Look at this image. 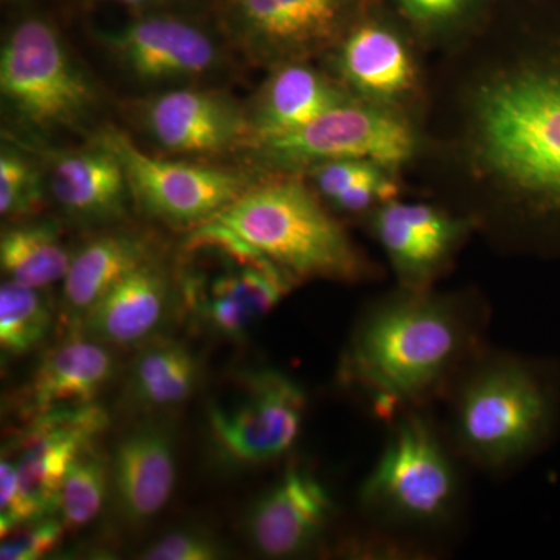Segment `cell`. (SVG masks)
<instances>
[{
  "instance_id": "44dd1931",
  "label": "cell",
  "mask_w": 560,
  "mask_h": 560,
  "mask_svg": "<svg viewBox=\"0 0 560 560\" xmlns=\"http://www.w3.org/2000/svg\"><path fill=\"white\" fill-rule=\"evenodd\" d=\"M167 300V276L156 261L150 260L125 276L95 302L81 326L94 340L136 345L160 326Z\"/></svg>"
},
{
  "instance_id": "30bf717a",
  "label": "cell",
  "mask_w": 560,
  "mask_h": 560,
  "mask_svg": "<svg viewBox=\"0 0 560 560\" xmlns=\"http://www.w3.org/2000/svg\"><path fill=\"white\" fill-rule=\"evenodd\" d=\"M378 0H224L243 54L265 68L329 55Z\"/></svg>"
},
{
  "instance_id": "d6a6232c",
  "label": "cell",
  "mask_w": 560,
  "mask_h": 560,
  "mask_svg": "<svg viewBox=\"0 0 560 560\" xmlns=\"http://www.w3.org/2000/svg\"><path fill=\"white\" fill-rule=\"evenodd\" d=\"M20 503V482L14 460L2 456L0 460V536L7 537L16 529V510Z\"/></svg>"
},
{
  "instance_id": "ffe728a7",
  "label": "cell",
  "mask_w": 560,
  "mask_h": 560,
  "mask_svg": "<svg viewBox=\"0 0 560 560\" xmlns=\"http://www.w3.org/2000/svg\"><path fill=\"white\" fill-rule=\"evenodd\" d=\"M114 372L108 350L91 338H72L40 361L25 393L28 420L61 408L94 404Z\"/></svg>"
},
{
  "instance_id": "1f68e13d",
  "label": "cell",
  "mask_w": 560,
  "mask_h": 560,
  "mask_svg": "<svg viewBox=\"0 0 560 560\" xmlns=\"http://www.w3.org/2000/svg\"><path fill=\"white\" fill-rule=\"evenodd\" d=\"M223 555L220 545L200 530H173L143 552L147 560H213Z\"/></svg>"
},
{
  "instance_id": "52a82bcc",
  "label": "cell",
  "mask_w": 560,
  "mask_h": 560,
  "mask_svg": "<svg viewBox=\"0 0 560 560\" xmlns=\"http://www.w3.org/2000/svg\"><path fill=\"white\" fill-rule=\"evenodd\" d=\"M0 91L11 113L39 132L75 127L98 102L58 33L40 20L21 22L3 44Z\"/></svg>"
},
{
  "instance_id": "9c48e42d",
  "label": "cell",
  "mask_w": 560,
  "mask_h": 560,
  "mask_svg": "<svg viewBox=\"0 0 560 560\" xmlns=\"http://www.w3.org/2000/svg\"><path fill=\"white\" fill-rule=\"evenodd\" d=\"M422 49L407 24L378 0L327 55L330 75L357 101L399 110L420 124L429 103Z\"/></svg>"
},
{
  "instance_id": "4dcf8cb0",
  "label": "cell",
  "mask_w": 560,
  "mask_h": 560,
  "mask_svg": "<svg viewBox=\"0 0 560 560\" xmlns=\"http://www.w3.org/2000/svg\"><path fill=\"white\" fill-rule=\"evenodd\" d=\"M390 171L378 162L368 160H342L324 162L304 173L312 180L316 194L324 200L331 201L335 197L349 190L350 187L374 178L382 172ZM396 172V171H394Z\"/></svg>"
},
{
  "instance_id": "f1b7e54d",
  "label": "cell",
  "mask_w": 560,
  "mask_h": 560,
  "mask_svg": "<svg viewBox=\"0 0 560 560\" xmlns=\"http://www.w3.org/2000/svg\"><path fill=\"white\" fill-rule=\"evenodd\" d=\"M40 200L39 172L16 151L0 156V213L3 217L32 212Z\"/></svg>"
},
{
  "instance_id": "4316f807",
  "label": "cell",
  "mask_w": 560,
  "mask_h": 560,
  "mask_svg": "<svg viewBox=\"0 0 560 560\" xmlns=\"http://www.w3.org/2000/svg\"><path fill=\"white\" fill-rule=\"evenodd\" d=\"M51 308L39 289L16 280L0 287V348L9 355H24L49 331Z\"/></svg>"
},
{
  "instance_id": "2e32d148",
  "label": "cell",
  "mask_w": 560,
  "mask_h": 560,
  "mask_svg": "<svg viewBox=\"0 0 560 560\" xmlns=\"http://www.w3.org/2000/svg\"><path fill=\"white\" fill-rule=\"evenodd\" d=\"M143 121L151 138L175 153H223L248 147L253 138L246 109L219 92L179 90L156 95L147 102Z\"/></svg>"
},
{
  "instance_id": "d6986e66",
  "label": "cell",
  "mask_w": 560,
  "mask_h": 560,
  "mask_svg": "<svg viewBox=\"0 0 560 560\" xmlns=\"http://www.w3.org/2000/svg\"><path fill=\"white\" fill-rule=\"evenodd\" d=\"M110 480L128 521L153 518L175 488V451L168 431L145 427L125 436L114 452Z\"/></svg>"
},
{
  "instance_id": "7402d4cb",
  "label": "cell",
  "mask_w": 560,
  "mask_h": 560,
  "mask_svg": "<svg viewBox=\"0 0 560 560\" xmlns=\"http://www.w3.org/2000/svg\"><path fill=\"white\" fill-rule=\"evenodd\" d=\"M49 184L58 205L84 220L117 219L125 212L130 190L119 160L101 142L55 160Z\"/></svg>"
},
{
  "instance_id": "836d02e7",
  "label": "cell",
  "mask_w": 560,
  "mask_h": 560,
  "mask_svg": "<svg viewBox=\"0 0 560 560\" xmlns=\"http://www.w3.org/2000/svg\"><path fill=\"white\" fill-rule=\"evenodd\" d=\"M114 2L125 3V5H145V3L161 2V0H114Z\"/></svg>"
},
{
  "instance_id": "484cf974",
  "label": "cell",
  "mask_w": 560,
  "mask_h": 560,
  "mask_svg": "<svg viewBox=\"0 0 560 560\" xmlns=\"http://www.w3.org/2000/svg\"><path fill=\"white\" fill-rule=\"evenodd\" d=\"M198 364L176 341L156 342L139 353L131 374V393L143 405L172 407L194 393Z\"/></svg>"
},
{
  "instance_id": "6da1fadb",
  "label": "cell",
  "mask_w": 560,
  "mask_h": 560,
  "mask_svg": "<svg viewBox=\"0 0 560 560\" xmlns=\"http://www.w3.org/2000/svg\"><path fill=\"white\" fill-rule=\"evenodd\" d=\"M433 139L469 198L477 228H560V58L493 39L488 24ZM455 178V179H456Z\"/></svg>"
},
{
  "instance_id": "f546056e",
  "label": "cell",
  "mask_w": 560,
  "mask_h": 560,
  "mask_svg": "<svg viewBox=\"0 0 560 560\" xmlns=\"http://www.w3.org/2000/svg\"><path fill=\"white\" fill-rule=\"evenodd\" d=\"M65 523L60 518H39L21 526L3 537L0 545L2 560H36L46 558L57 550L65 534Z\"/></svg>"
},
{
  "instance_id": "7a4b0ae2",
  "label": "cell",
  "mask_w": 560,
  "mask_h": 560,
  "mask_svg": "<svg viewBox=\"0 0 560 560\" xmlns=\"http://www.w3.org/2000/svg\"><path fill=\"white\" fill-rule=\"evenodd\" d=\"M475 320L463 301L401 289L372 305L342 360L377 418L396 420L440 393L474 352Z\"/></svg>"
},
{
  "instance_id": "5bb4252c",
  "label": "cell",
  "mask_w": 560,
  "mask_h": 560,
  "mask_svg": "<svg viewBox=\"0 0 560 560\" xmlns=\"http://www.w3.org/2000/svg\"><path fill=\"white\" fill-rule=\"evenodd\" d=\"M370 226L401 289L416 291L430 290L451 267L470 232L477 230L463 213L399 198L375 209Z\"/></svg>"
},
{
  "instance_id": "8992f818",
  "label": "cell",
  "mask_w": 560,
  "mask_h": 560,
  "mask_svg": "<svg viewBox=\"0 0 560 560\" xmlns=\"http://www.w3.org/2000/svg\"><path fill=\"white\" fill-rule=\"evenodd\" d=\"M422 145L418 120L355 98L300 131L256 140L246 149L270 172L304 175L315 165L342 160L374 161L400 172L419 160Z\"/></svg>"
},
{
  "instance_id": "4fadbf2b",
  "label": "cell",
  "mask_w": 560,
  "mask_h": 560,
  "mask_svg": "<svg viewBox=\"0 0 560 560\" xmlns=\"http://www.w3.org/2000/svg\"><path fill=\"white\" fill-rule=\"evenodd\" d=\"M106 427L108 415L97 404L61 408L28 420L14 441L20 482L16 529L55 511L69 467Z\"/></svg>"
},
{
  "instance_id": "7c38bea8",
  "label": "cell",
  "mask_w": 560,
  "mask_h": 560,
  "mask_svg": "<svg viewBox=\"0 0 560 560\" xmlns=\"http://www.w3.org/2000/svg\"><path fill=\"white\" fill-rule=\"evenodd\" d=\"M97 142L119 160L140 208L168 223H206L253 186L241 173L149 156L114 128Z\"/></svg>"
},
{
  "instance_id": "d4e9b609",
  "label": "cell",
  "mask_w": 560,
  "mask_h": 560,
  "mask_svg": "<svg viewBox=\"0 0 560 560\" xmlns=\"http://www.w3.org/2000/svg\"><path fill=\"white\" fill-rule=\"evenodd\" d=\"M72 259L54 224L10 228L0 238L2 271L7 278L33 289L43 290L65 280Z\"/></svg>"
},
{
  "instance_id": "ac0fdd59",
  "label": "cell",
  "mask_w": 560,
  "mask_h": 560,
  "mask_svg": "<svg viewBox=\"0 0 560 560\" xmlns=\"http://www.w3.org/2000/svg\"><path fill=\"white\" fill-rule=\"evenodd\" d=\"M352 101L355 97L340 81L313 68L311 61L276 66L246 108L253 135L249 143L300 131L323 114Z\"/></svg>"
},
{
  "instance_id": "9a60e30c",
  "label": "cell",
  "mask_w": 560,
  "mask_h": 560,
  "mask_svg": "<svg viewBox=\"0 0 560 560\" xmlns=\"http://www.w3.org/2000/svg\"><path fill=\"white\" fill-rule=\"evenodd\" d=\"M331 510L330 492L323 481L311 470L290 467L249 508L246 536L267 558H293L316 544Z\"/></svg>"
},
{
  "instance_id": "603a6c76",
  "label": "cell",
  "mask_w": 560,
  "mask_h": 560,
  "mask_svg": "<svg viewBox=\"0 0 560 560\" xmlns=\"http://www.w3.org/2000/svg\"><path fill=\"white\" fill-rule=\"evenodd\" d=\"M153 260L151 243L136 232H113L86 243L73 256L62 302L73 319L83 320L92 305L140 265Z\"/></svg>"
},
{
  "instance_id": "3957f363",
  "label": "cell",
  "mask_w": 560,
  "mask_h": 560,
  "mask_svg": "<svg viewBox=\"0 0 560 560\" xmlns=\"http://www.w3.org/2000/svg\"><path fill=\"white\" fill-rule=\"evenodd\" d=\"M302 178L298 173H276L275 178L253 184L212 221L260 250L294 283L371 279L374 265Z\"/></svg>"
},
{
  "instance_id": "5b68a950",
  "label": "cell",
  "mask_w": 560,
  "mask_h": 560,
  "mask_svg": "<svg viewBox=\"0 0 560 560\" xmlns=\"http://www.w3.org/2000/svg\"><path fill=\"white\" fill-rule=\"evenodd\" d=\"M550 394L537 372L514 357H490L467 372L453 404L460 451L500 470L528 455L547 434Z\"/></svg>"
},
{
  "instance_id": "277c9868",
  "label": "cell",
  "mask_w": 560,
  "mask_h": 560,
  "mask_svg": "<svg viewBox=\"0 0 560 560\" xmlns=\"http://www.w3.org/2000/svg\"><path fill=\"white\" fill-rule=\"evenodd\" d=\"M178 287L184 315L197 329L238 341L278 307L294 282L260 250L210 220L180 248Z\"/></svg>"
},
{
  "instance_id": "83f0119b",
  "label": "cell",
  "mask_w": 560,
  "mask_h": 560,
  "mask_svg": "<svg viewBox=\"0 0 560 560\" xmlns=\"http://www.w3.org/2000/svg\"><path fill=\"white\" fill-rule=\"evenodd\" d=\"M108 466L94 444L77 456L66 474L55 503L66 528H81L97 517L106 497Z\"/></svg>"
},
{
  "instance_id": "cb8c5ba5",
  "label": "cell",
  "mask_w": 560,
  "mask_h": 560,
  "mask_svg": "<svg viewBox=\"0 0 560 560\" xmlns=\"http://www.w3.org/2000/svg\"><path fill=\"white\" fill-rule=\"evenodd\" d=\"M423 49L453 50L488 24L499 0H385Z\"/></svg>"
},
{
  "instance_id": "e0dca14e",
  "label": "cell",
  "mask_w": 560,
  "mask_h": 560,
  "mask_svg": "<svg viewBox=\"0 0 560 560\" xmlns=\"http://www.w3.org/2000/svg\"><path fill=\"white\" fill-rule=\"evenodd\" d=\"M102 39L121 66L153 83L205 75L220 62L215 40L176 18H142Z\"/></svg>"
},
{
  "instance_id": "ba28073f",
  "label": "cell",
  "mask_w": 560,
  "mask_h": 560,
  "mask_svg": "<svg viewBox=\"0 0 560 560\" xmlns=\"http://www.w3.org/2000/svg\"><path fill=\"white\" fill-rule=\"evenodd\" d=\"M456 495L455 467L436 431L415 412L399 416L361 486L363 506L388 521L429 526L452 514Z\"/></svg>"
},
{
  "instance_id": "8fae6325",
  "label": "cell",
  "mask_w": 560,
  "mask_h": 560,
  "mask_svg": "<svg viewBox=\"0 0 560 560\" xmlns=\"http://www.w3.org/2000/svg\"><path fill=\"white\" fill-rule=\"evenodd\" d=\"M305 408V390L290 375L272 368L243 371L231 396L210 404V433L231 463L260 466L296 444Z\"/></svg>"
}]
</instances>
